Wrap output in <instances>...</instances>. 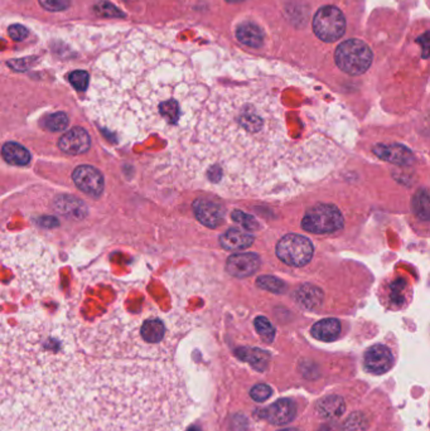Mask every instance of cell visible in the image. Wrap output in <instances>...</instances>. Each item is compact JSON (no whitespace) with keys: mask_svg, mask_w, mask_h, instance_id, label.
Listing matches in <instances>:
<instances>
[{"mask_svg":"<svg viewBox=\"0 0 430 431\" xmlns=\"http://www.w3.org/2000/svg\"><path fill=\"white\" fill-rule=\"evenodd\" d=\"M71 332L0 330V431H152L163 376L145 350Z\"/></svg>","mask_w":430,"mask_h":431,"instance_id":"6da1fadb","label":"cell"},{"mask_svg":"<svg viewBox=\"0 0 430 431\" xmlns=\"http://www.w3.org/2000/svg\"><path fill=\"white\" fill-rule=\"evenodd\" d=\"M334 60L345 74L360 76L371 67L373 54L364 41L347 39L337 47Z\"/></svg>","mask_w":430,"mask_h":431,"instance_id":"7a4b0ae2","label":"cell"},{"mask_svg":"<svg viewBox=\"0 0 430 431\" xmlns=\"http://www.w3.org/2000/svg\"><path fill=\"white\" fill-rule=\"evenodd\" d=\"M311 25L320 41L334 43L346 34L347 19L337 6H323L316 12Z\"/></svg>","mask_w":430,"mask_h":431,"instance_id":"3957f363","label":"cell"},{"mask_svg":"<svg viewBox=\"0 0 430 431\" xmlns=\"http://www.w3.org/2000/svg\"><path fill=\"white\" fill-rule=\"evenodd\" d=\"M343 226V216L334 204L319 203L305 212L302 229L311 233H334Z\"/></svg>","mask_w":430,"mask_h":431,"instance_id":"277c9868","label":"cell"},{"mask_svg":"<svg viewBox=\"0 0 430 431\" xmlns=\"http://www.w3.org/2000/svg\"><path fill=\"white\" fill-rule=\"evenodd\" d=\"M314 247L309 238L297 233L287 235L278 242L276 256L290 266H305L311 260Z\"/></svg>","mask_w":430,"mask_h":431,"instance_id":"5b68a950","label":"cell"},{"mask_svg":"<svg viewBox=\"0 0 430 431\" xmlns=\"http://www.w3.org/2000/svg\"><path fill=\"white\" fill-rule=\"evenodd\" d=\"M72 179L80 191L92 197L101 196L104 191V177L92 165H79L72 173Z\"/></svg>","mask_w":430,"mask_h":431,"instance_id":"8992f818","label":"cell"},{"mask_svg":"<svg viewBox=\"0 0 430 431\" xmlns=\"http://www.w3.org/2000/svg\"><path fill=\"white\" fill-rule=\"evenodd\" d=\"M193 211L202 224L216 229L225 221V209L217 202L201 198L193 203Z\"/></svg>","mask_w":430,"mask_h":431,"instance_id":"52a82bcc","label":"cell"},{"mask_svg":"<svg viewBox=\"0 0 430 431\" xmlns=\"http://www.w3.org/2000/svg\"><path fill=\"white\" fill-rule=\"evenodd\" d=\"M296 415H297V406L289 399H280L267 409L260 411V417L273 425L288 424L296 417Z\"/></svg>","mask_w":430,"mask_h":431,"instance_id":"ba28073f","label":"cell"},{"mask_svg":"<svg viewBox=\"0 0 430 431\" xmlns=\"http://www.w3.org/2000/svg\"><path fill=\"white\" fill-rule=\"evenodd\" d=\"M393 353L386 346L376 344L366 350L365 367L367 371L375 375H382L393 366Z\"/></svg>","mask_w":430,"mask_h":431,"instance_id":"9c48e42d","label":"cell"},{"mask_svg":"<svg viewBox=\"0 0 430 431\" xmlns=\"http://www.w3.org/2000/svg\"><path fill=\"white\" fill-rule=\"evenodd\" d=\"M60 149L70 156H79L89 150L91 147L90 135L82 127H72L60 139Z\"/></svg>","mask_w":430,"mask_h":431,"instance_id":"30bf717a","label":"cell"},{"mask_svg":"<svg viewBox=\"0 0 430 431\" xmlns=\"http://www.w3.org/2000/svg\"><path fill=\"white\" fill-rule=\"evenodd\" d=\"M260 266L259 256L256 253H235L227 259L226 270L236 277H246L255 274Z\"/></svg>","mask_w":430,"mask_h":431,"instance_id":"8fae6325","label":"cell"},{"mask_svg":"<svg viewBox=\"0 0 430 431\" xmlns=\"http://www.w3.org/2000/svg\"><path fill=\"white\" fill-rule=\"evenodd\" d=\"M252 242H254V236L238 229H230L220 238V244L225 250H229V251L245 250L249 246L252 245Z\"/></svg>","mask_w":430,"mask_h":431,"instance_id":"7c38bea8","label":"cell"},{"mask_svg":"<svg viewBox=\"0 0 430 431\" xmlns=\"http://www.w3.org/2000/svg\"><path fill=\"white\" fill-rule=\"evenodd\" d=\"M311 335L322 342H334L341 333V323L334 318L322 319L311 327Z\"/></svg>","mask_w":430,"mask_h":431,"instance_id":"4fadbf2b","label":"cell"},{"mask_svg":"<svg viewBox=\"0 0 430 431\" xmlns=\"http://www.w3.org/2000/svg\"><path fill=\"white\" fill-rule=\"evenodd\" d=\"M54 209L61 215L66 216L68 218H77V220H81L88 213V209L83 202L79 201L74 197H68V196L59 197L54 201Z\"/></svg>","mask_w":430,"mask_h":431,"instance_id":"5bb4252c","label":"cell"},{"mask_svg":"<svg viewBox=\"0 0 430 431\" xmlns=\"http://www.w3.org/2000/svg\"><path fill=\"white\" fill-rule=\"evenodd\" d=\"M345 410H346L345 400L337 395L326 396L317 403V412L319 417L323 419H337L341 417Z\"/></svg>","mask_w":430,"mask_h":431,"instance_id":"9a60e30c","label":"cell"},{"mask_svg":"<svg viewBox=\"0 0 430 431\" xmlns=\"http://www.w3.org/2000/svg\"><path fill=\"white\" fill-rule=\"evenodd\" d=\"M236 37L243 45L252 48H259L264 42V33L259 25L252 22L240 24L236 30Z\"/></svg>","mask_w":430,"mask_h":431,"instance_id":"2e32d148","label":"cell"},{"mask_svg":"<svg viewBox=\"0 0 430 431\" xmlns=\"http://www.w3.org/2000/svg\"><path fill=\"white\" fill-rule=\"evenodd\" d=\"M165 335V326L163 322L158 318H150L144 320L141 327V339L149 344L162 342Z\"/></svg>","mask_w":430,"mask_h":431,"instance_id":"e0dca14e","label":"cell"},{"mask_svg":"<svg viewBox=\"0 0 430 431\" xmlns=\"http://www.w3.org/2000/svg\"><path fill=\"white\" fill-rule=\"evenodd\" d=\"M3 158L8 163L14 165H27L30 162V153L18 143H7L1 149Z\"/></svg>","mask_w":430,"mask_h":431,"instance_id":"ac0fdd59","label":"cell"},{"mask_svg":"<svg viewBox=\"0 0 430 431\" xmlns=\"http://www.w3.org/2000/svg\"><path fill=\"white\" fill-rule=\"evenodd\" d=\"M238 355L243 358L246 362L252 364L254 368L264 371L267 366V356L264 350H238Z\"/></svg>","mask_w":430,"mask_h":431,"instance_id":"d6986e66","label":"cell"},{"mask_svg":"<svg viewBox=\"0 0 430 431\" xmlns=\"http://www.w3.org/2000/svg\"><path fill=\"white\" fill-rule=\"evenodd\" d=\"M254 323H255L256 332L265 342L270 343L274 341L275 328L269 319H267L265 317H258Z\"/></svg>","mask_w":430,"mask_h":431,"instance_id":"ffe728a7","label":"cell"},{"mask_svg":"<svg viewBox=\"0 0 430 431\" xmlns=\"http://www.w3.org/2000/svg\"><path fill=\"white\" fill-rule=\"evenodd\" d=\"M68 125V118L66 114L63 112H56L50 116H47L45 119V129H48L50 132H61L65 130Z\"/></svg>","mask_w":430,"mask_h":431,"instance_id":"44dd1931","label":"cell"},{"mask_svg":"<svg viewBox=\"0 0 430 431\" xmlns=\"http://www.w3.org/2000/svg\"><path fill=\"white\" fill-rule=\"evenodd\" d=\"M258 285L263 289L270 290L273 293H284L287 289V285L282 280L275 279L273 276H261L258 279Z\"/></svg>","mask_w":430,"mask_h":431,"instance_id":"7402d4cb","label":"cell"},{"mask_svg":"<svg viewBox=\"0 0 430 431\" xmlns=\"http://www.w3.org/2000/svg\"><path fill=\"white\" fill-rule=\"evenodd\" d=\"M367 428V421L365 419L362 414H352L351 417L347 419V421L345 423L343 426V430L345 431H365Z\"/></svg>","mask_w":430,"mask_h":431,"instance_id":"603a6c76","label":"cell"},{"mask_svg":"<svg viewBox=\"0 0 430 431\" xmlns=\"http://www.w3.org/2000/svg\"><path fill=\"white\" fill-rule=\"evenodd\" d=\"M70 82L74 89L83 91L89 87L90 74L86 71H74L70 74Z\"/></svg>","mask_w":430,"mask_h":431,"instance_id":"cb8c5ba5","label":"cell"},{"mask_svg":"<svg viewBox=\"0 0 430 431\" xmlns=\"http://www.w3.org/2000/svg\"><path fill=\"white\" fill-rule=\"evenodd\" d=\"M250 396L255 401L264 402L272 396V387L267 386V383L255 385L250 391Z\"/></svg>","mask_w":430,"mask_h":431,"instance_id":"d4e9b609","label":"cell"},{"mask_svg":"<svg viewBox=\"0 0 430 431\" xmlns=\"http://www.w3.org/2000/svg\"><path fill=\"white\" fill-rule=\"evenodd\" d=\"M41 6L51 12H62L71 6V0H39Z\"/></svg>","mask_w":430,"mask_h":431,"instance_id":"484cf974","label":"cell"},{"mask_svg":"<svg viewBox=\"0 0 430 431\" xmlns=\"http://www.w3.org/2000/svg\"><path fill=\"white\" fill-rule=\"evenodd\" d=\"M9 34L14 41H22L28 36V30H25V27H23L21 24H14L9 28Z\"/></svg>","mask_w":430,"mask_h":431,"instance_id":"4316f807","label":"cell"},{"mask_svg":"<svg viewBox=\"0 0 430 431\" xmlns=\"http://www.w3.org/2000/svg\"><path fill=\"white\" fill-rule=\"evenodd\" d=\"M38 223L41 226H43V227H56V226H59V221L56 218H53V217H42V218L38 220Z\"/></svg>","mask_w":430,"mask_h":431,"instance_id":"83f0119b","label":"cell"},{"mask_svg":"<svg viewBox=\"0 0 430 431\" xmlns=\"http://www.w3.org/2000/svg\"><path fill=\"white\" fill-rule=\"evenodd\" d=\"M187 431H201L200 429H198V428H196V426H191V428H190V429H188V430Z\"/></svg>","mask_w":430,"mask_h":431,"instance_id":"f1b7e54d","label":"cell"},{"mask_svg":"<svg viewBox=\"0 0 430 431\" xmlns=\"http://www.w3.org/2000/svg\"><path fill=\"white\" fill-rule=\"evenodd\" d=\"M227 1H230V3H238V1H244V0H227Z\"/></svg>","mask_w":430,"mask_h":431,"instance_id":"f546056e","label":"cell"},{"mask_svg":"<svg viewBox=\"0 0 430 431\" xmlns=\"http://www.w3.org/2000/svg\"><path fill=\"white\" fill-rule=\"evenodd\" d=\"M280 431H299V430H297V429H284V430H280Z\"/></svg>","mask_w":430,"mask_h":431,"instance_id":"4dcf8cb0","label":"cell"},{"mask_svg":"<svg viewBox=\"0 0 430 431\" xmlns=\"http://www.w3.org/2000/svg\"><path fill=\"white\" fill-rule=\"evenodd\" d=\"M124 1H133V0H124Z\"/></svg>","mask_w":430,"mask_h":431,"instance_id":"1f68e13d","label":"cell"}]
</instances>
